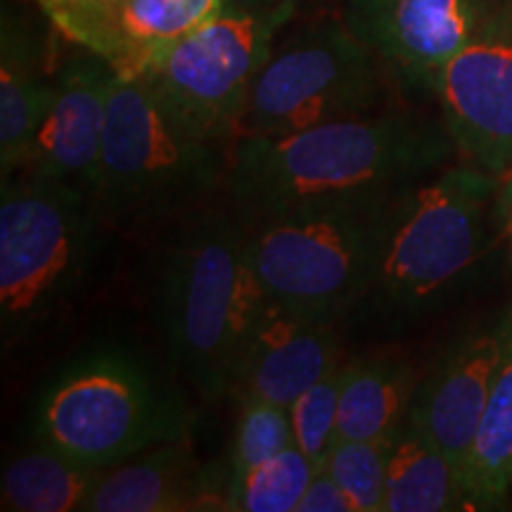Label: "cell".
I'll list each match as a JSON object with an SVG mask.
<instances>
[{"mask_svg":"<svg viewBox=\"0 0 512 512\" xmlns=\"http://www.w3.org/2000/svg\"><path fill=\"white\" fill-rule=\"evenodd\" d=\"M456 152L444 121L389 107L290 136L235 140L223 192L252 226L313 197L418 183Z\"/></svg>","mask_w":512,"mask_h":512,"instance_id":"obj_1","label":"cell"},{"mask_svg":"<svg viewBox=\"0 0 512 512\" xmlns=\"http://www.w3.org/2000/svg\"><path fill=\"white\" fill-rule=\"evenodd\" d=\"M192 425L195 413L171 370L128 344H98L43 382L29 432L38 444L110 470L152 446L190 441Z\"/></svg>","mask_w":512,"mask_h":512,"instance_id":"obj_2","label":"cell"},{"mask_svg":"<svg viewBox=\"0 0 512 512\" xmlns=\"http://www.w3.org/2000/svg\"><path fill=\"white\" fill-rule=\"evenodd\" d=\"M247 235L228 204H204L183 216L159 254L155 316L166 358L207 401L230 394L238 339L264 292Z\"/></svg>","mask_w":512,"mask_h":512,"instance_id":"obj_3","label":"cell"},{"mask_svg":"<svg viewBox=\"0 0 512 512\" xmlns=\"http://www.w3.org/2000/svg\"><path fill=\"white\" fill-rule=\"evenodd\" d=\"M112 226L91 192L34 174L0 183V330L27 344L91 290Z\"/></svg>","mask_w":512,"mask_h":512,"instance_id":"obj_4","label":"cell"},{"mask_svg":"<svg viewBox=\"0 0 512 512\" xmlns=\"http://www.w3.org/2000/svg\"><path fill=\"white\" fill-rule=\"evenodd\" d=\"M406 188L313 197L245 223L249 266L261 290L302 316L325 323L349 318L370 290L394 202Z\"/></svg>","mask_w":512,"mask_h":512,"instance_id":"obj_5","label":"cell"},{"mask_svg":"<svg viewBox=\"0 0 512 512\" xmlns=\"http://www.w3.org/2000/svg\"><path fill=\"white\" fill-rule=\"evenodd\" d=\"M501 178L465 162L396 197L373 283L356 313L373 320L427 309L475 268L498 219Z\"/></svg>","mask_w":512,"mask_h":512,"instance_id":"obj_6","label":"cell"},{"mask_svg":"<svg viewBox=\"0 0 512 512\" xmlns=\"http://www.w3.org/2000/svg\"><path fill=\"white\" fill-rule=\"evenodd\" d=\"M226 171L221 145L178 124L143 76L117 74L93 192L112 228L183 219L223 190Z\"/></svg>","mask_w":512,"mask_h":512,"instance_id":"obj_7","label":"cell"},{"mask_svg":"<svg viewBox=\"0 0 512 512\" xmlns=\"http://www.w3.org/2000/svg\"><path fill=\"white\" fill-rule=\"evenodd\" d=\"M394 88L399 83L387 64L339 10L323 12L275 41L249 91L235 140L290 136L382 112Z\"/></svg>","mask_w":512,"mask_h":512,"instance_id":"obj_8","label":"cell"},{"mask_svg":"<svg viewBox=\"0 0 512 512\" xmlns=\"http://www.w3.org/2000/svg\"><path fill=\"white\" fill-rule=\"evenodd\" d=\"M299 10L302 0L273 5L230 0L219 15L166 48L140 76L192 136L221 147L233 143L256 74Z\"/></svg>","mask_w":512,"mask_h":512,"instance_id":"obj_9","label":"cell"},{"mask_svg":"<svg viewBox=\"0 0 512 512\" xmlns=\"http://www.w3.org/2000/svg\"><path fill=\"white\" fill-rule=\"evenodd\" d=\"M434 98L458 155L503 178L512 166V0H491Z\"/></svg>","mask_w":512,"mask_h":512,"instance_id":"obj_10","label":"cell"},{"mask_svg":"<svg viewBox=\"0 0 512 512\" xmlns=\"http://www.w3.org/2000/svg\"><path fill=\"white\" fill-rule=\"evenodd\" d=\"M491 0H339V15L387 64L401 91L437 95L441 72Z\"/></svg>","mask_w":512,"mask_h":512,"instance_id":"obj_11","label":"cell"},{"mask_svg":"<svg viewBox=\"0 0 512 512\" xmlns=\"http://www.w3.org/2000/svg\"><path fill=\"white\" fill-rule=\"evenodd\" d=\"M337 325L294 313L261 292L235 349L230 396H256L290 408L342 366Z\"/></svg>","mask_w":512,"mask_h":512,"instance_id":"obj_12","label":"cell"},{"mask_svg":"<svg viewBox=\"0 0 512 512\" xmlns=\"http://www.w3.org/2000/svg\"><path fill=\"white\" fill-rule=\"evenodd\" d=\"M117 69L83 50L55 74V98L24 171L95 192L107 110Z\"/></svg>","mask_w":512,"mask_h":512,"instance_id":"obj_13","label":"cell"},{"mask_svg":"<svg viewBox=\"0 0 512 512\" xmlns=\"http://www.w3.org/2000/svg\"><path fill=\"white\" fill-rule=\"evenodd\" d=\"M505 344V316L494 328L460 337L415 387L408 422L463 470Z\"/></svg>","mask_w":512,"mask_h":512,"instance_id":"obj_14","label":"cell"},{"mask_svg":"<svg viewBox=\"0 0 512 512\" xmlns=\"http://www.w3.org/2000/svg\"><path fill=\"white\" fill-rule=\"evenodd\" d=\"M223 491V465H202L190 441H174L102 472L83 512L223 510Z\"/></svg>","mask_w":512,"mask_h":512,"instance_id":"obj_15","label":"cell"},{"mask_svg":"<svg viewBox=\"0 0 512 512\" xmlns=\"http://www.w3.org/2000/svg\"><path fill=\"white\" fill-rule=\"evenodd\" d=\"M55 98L38 31L17 8L0 15V178L19 174Z\"/></svg>","mask_w":512,"mask_h":512,"instance_id":"obj_16","label":"cell"},{"mask_svg":"<svg viewBox=\"0 0 512 512\" xmlns=\"http://www.w3.org/2000/svg\"><path fill=\"white\" fill-rule=\"evenodd\" d=\"M228 3L230 0H112L83 50L110 62L117 74L140 76L166 48L219 15Z\"/></svg>","mask_w":512,"mask_h":512,"instance_id":"obj_17","label":"cell"},{"mask_svg":"<svg viewBox=\"0 0 512 512\" xmlns=\"http://www.w3.org/2000/svg\"><path fill=\"white\" fill-rule=\"evenodd\" d=\"M418 387L413 368L392 356L354 358L344 363L339 394V439H382L408 420Z\"/></svg>","mask_w":512,"mask_h":512,"instance_id":"obj_18","label":"cell"},{"mask_svg":"<svg viewBox=\"0 0 512 512\" xmlns=\"http://www.w3.org/2000/svg\"><path fill=\"white\" fill-rule=\"evenodd\" d=\"M470 510H496L512 494V304L505 311V344L489 401L463 465Z\"/></svg>","mask_w":512,"mask_h":512,"instance_id":"obj_19","label":"cell"},{"mask_svg":"<svg viewBox=\"0 0 512 512\" xmlns=\"http://www.w3.org/2000/svg\"><path fill=\"white\" fill-rule=\"evenodd\" d=\"M446 510H470L463 470L406 420L389 456L382 512Z\"/></svg>","mask_w":512,"mask_h":512,"instance_id":"obj_20","label":"cell"},{"mask_svg":"<svg viewBox=\"0 0 512 512\" xmlns=\"http://www.w3.org/2000/svg\"><path fill=\"white\" fill-rule=\"evenodd\" d=\"M102 472L31 439L27 451L17 453L3 467L0 508L5 512H83Z\"/></svg>","mask_w":512,"mask_h":512,"instance_id":"obj_21","label":"cell"},{"mask_svg":"<svg viewBox=\"0 0 512 512\" xmlns=\"http://www.w3.org/2000/svg\"><path fill=\"white\" fill-rule=\"evenodd\" d=\"M320 467L299 451L285 448L278 456L230 477L223 491V510L238 512H297Z\"/></svg>","mask_w":512,"mask_h":512,"instance_id":"obj_22","label":"cell"},{"mask_svg":"<svg viewBox=\"0 0 512 512\" xmlns=\"http://www.w3.org/2000/svg\"><path fill=\"white\" fill-rule=\"evenodd\" d=\"M235 401H238V418L223 463L226 482L294 446L290 408L256 396H235Z\"/></svg>","mask_w":512,"mask_h":512,"instance_id":"obj_23","label":"cell"},{"mask_svg":"<svg viewBox=\"0 0 512 512\" xmlns=\"http://www.w3.org/2000/svg\"><path fill=\"white\" fill-rule=\"evenodd\" d=\"M396 434L382 439H339L332 446L325 470L347 491L358 512H382Z\"/></svg>","mask_w":512,"mask_h":512,"instance_id":"obj_24","label":"cell"},{"mask_svg":"<svg viewBox=\"0 0 512 512\" xmlns=\"http://www.w3.org/2000/svg\"><path fill=\"white\" fill-rule=\"evenodd\" d=\"M344 363L318 380L290 406L294 446L304 451L318 467H325L332 446L337 444L339 394H342Z\"/></svg>","mask_w":512,"mask_h":512,"instance_id":"obj_25","label":"cell"},{"mask_svg":"<svg viewBox=\"0 0 512 512\" xmlns=\"http://www.w3.org/2000/svg\"><path fill=\"white\" fill-rule=\"evenodd\" d=\"M297 512H358L356 505L347 496V491L335 482L325 467H320L311 479L309 489L299 503Z\"/></svg>","mask_w":512,"mask_h":512,"instance_id":"obj_26","label":"cell"},{"mask_svg":"<svg viewBox=\"0 0 512 512\" xmlns=\"http://www.w3.org/2000/svg\"><path fill=\"white\" fill-rule=\"evenodd\" d=\"M498 219H501L505 233L512 240V166L501 178V192H498Z\"/></svg>","mask_w":512,"mask_h":512,"instance_id":"obj_27","label":"cell"},{"mask_svg":"<svg viewBox=\"0 0 512 512\" xmlns=\"http://www.w3.org/2000/svg\"><path fill=\"white\" fill-rule=\"evenodd\" d=\"M238 3H249V5H273L280 3V0H238ZM306 3H330V0H302V8ZM332 3L339 5V0H332Z\"/></svg>","mask_w":512,"mask_h":512,"instance_id":"obj_28","label":"cell"}]
</instances>
